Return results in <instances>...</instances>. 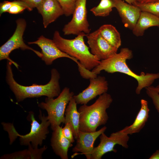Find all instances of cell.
<instances>
[{
  "instance_id": "6da1fadb",
  "label": "cell",
  "mask_w": 159,
  "mask_h": 159,
  "mask_svg": "<svg viewBox=\"0 0 159 159\" xmlns=\"http://www.w3.org/2000/svg\"><path fill=\"white\" fill-rule=\"evenodd\" d=\"M132 51L127 48H121L120 52L111 57L100 61V64L92 71L95 75L99 74L104 70L109 73L119 72L125 74L135 79L138 85L135 90L136 93L140 94L142 90L151 85L155 80L159 79V73H145L138 75L133 72L128 67L126 61L132 58Z\"/></svg>"
},
{
  "instance_id": "7a4b0ae2",
  "label": "cell",
  "mask_w": 159,
  "mask_h": 159,
  "mask_svg": "<svg viewBox=\"0 0 159 159\" xmlns=\"http://www.w3.org/2000/svg\"><path fill=\"white\" fill-rule=\"evenodd\" d=\"M12 64L11 62L7 60L6 80L17 102H21L28 98L42 96L54 98L58 96L61 93L59 82L60 74L55 68L51 70V79L47 84L44 85L33 84L31 86H25L18 84L14 80L11 67Z\"/></svg>"
},
{
  "instance_id": "3957f363",
  "label": "cell",
  "mask_w": 159,
  "mask_h": 159,
  "mask_svg": "<svg viewBox=\"0 0 159 159\" xmlns=\"http://www.w3.org/2000/svg\"><path fill=\"white\" fill-rule=\"evenodd\" d=\"M112 101L110 95L105 92L100 95L92 105L84 104L80 106L78 109L80 115L79 130L94 132L98 127L105 125L109 119L106 110Z\"/></svg>"
},
{
  "instance_id": "277c9868",
  "label": "cell",
  "mask_w": 159,
  "mask_h": 159,
  "mask_svg": "<svg viewBox=\"0 0 159 159\" xmlns=\"http://www.w3.org/2000/svg\"><path fill=\"white\" fill-rule=\"evenodd\" d=\"M86 34L82 33L72 39H67L60 35L56 31L53 40L62 52L79 61L81 65L90 71L97 66L100 61L92 54L85 44L84 37Z\"/></svg>"
},
{
  "instance_id": "5b68a950",
  "label": "cell",
  "mask_w": 159,
  "mask_h": 159,
  "mask_svg": "<svg viewBox=\"0 0 159 159\" xmlns=\"http://www.w3.org/2000/svg\"><path fill=\"white\" fill-rule=\"evenodd\" d=\"M41 121L39 123L35 120L34 113L31 112L28 118L31 122V128L30 132L25 135L19 134L16 130L13 124L4 123L3 125L4 129L9 133L10 144H11L17 137H19L20 144L27 145L31 143L34 148H38V145H41L43 141L45 140L47 135L49 132L48 127L50 123L47 116L42 115L40 112L39 115Z\"/></svg>"
},
{
  "instance_id": "8992f818",
  "label": "cell",
  "mask_w": 159,
  "mask_h": 159,
  "mask_svg": "<svg viewBox=\"0 0 159 159\" xmlns=\"http://www.w3.org/2000/svg\"><path fill=\"white\" fill-rule=\"evenodd\" d=\"M74 95V93L65 87L56 98L47 97L44 102L38 104L39 107L47 111V118L52 130L61 123H64L67 106Z\"/></svg>"
},
{
  "instance_id": "52a82bcc",
  "label": "cell",
  "mask_w": 159,
  "mask_h": 159,
  "mask_svg": "<svg viewBox=\"0 0 159 159\" xmlns=\"http://www.w3.org/2000/svg\"><path fill=\"white\" fill-rule=\"evenodd\" d=\"M16 22V26L13 34L0 47V60L7 59L18 68L19 65L9 57L10 54L13 50L17 49L31 50L40 58L42 55L41 52L29 47L24 42L23 35L26 26L25 19L19 18Z\"/></svg>"
},
{
  "instance_id": "ba28073f",
  "label": "cell",
  "mask_w": 159,
  "mask_h": 159,
  "mask_svg": "<svg viewBox=\"0 0 159 159\" xmlns=\"http://www.w3.org/2000/svg\"><path fill=\"white\" fill-rule=\"evenodd\" d=\"M28 43L29 44H37L40 48L42 55L41 58L47 65H51L57 59L66 57L72 60L77 64L80 73L84 72L86 69L76 58L61 51L57 46L53 39L41 35L37 40L29 42Z\"/></svg>"
},
{
  "instance_id": "9c48e42d",
  "label": "cell",
  "mask_w": 159,
  "mask_h": 159,
  "mask_svg": "<svg viewBox=\"0 0 159 159\" xmlns=\"http://www.w3.org/2000/svg\"><path fill=\"white\" fill-rule=\"evenodd\" d=\"M87 0H77L71 20L62 29L65 35H78L82 33H90V29L87 19Z\"/></svg>"
},
{
  "instance_id": "30bf717a",
  "label": "cell",
  "mask_w": 159,
  "mask_h": 159,
  "mask_svg": "<svg viewBox=\"0 0 159 159\" xmlns=\"http://www.w3.org/2000/svg\"><path fill=\"white\" fill-rule=\"evenodd\" d=\"M100 143L94 147L91 154V159H101L102 156L107 153L111 151L115 153L117 150L114 148L116 145L122 146L128 148V142L129 140L128 135L124 133L120 130L111 134L107 136L103 132L99 136Z\"/></svg>"
},
{
  "instance_id": "8fae6325",
  "label": "cell",
  "mask_w": 159,
  "mask_h": 159,
  "mask_svg": "<svg viewBox=\"0 0 159 159\" xmlns=\"http://www.w3.org/2000/svg\"><path fill=\"white\" fill-rule=\"evenodd\" d=\"M86 36L91 53L100 60L108 59L117 53V49L105 39L98 30Z\"/></svg>"
},
{
  "instance_id": "7c38bea8",
  "label": "cell",
  "mask_w": 159,
  "mask_h": 159,
  "mask_svg": "<svg viewBox=\"0 0 159 159\" xmlns=\"http://www.w3.org/2000/svg\"><path fill=\"white\" fill-rule=\"evenodd\" d=\"M88 87L82 92L73 96L77 104H87L89 101L107 92L108 84L105 77L100 76L90 79Z\"/></svg>"
},
{
  "instance_id": "4fadbf2b",
  "label": "cell",
  "mask_w": 159,
  "mask_h": 159,
  "mask_svg": "<svg viewBox=\"0 0 159 159\" xmlns=\"http://www.w3.org/2000/svg\"><path fill=\"white\" fill-rule=\"evenodd\" d=\"M107 129V127L105 126L94 132H85L79 130L76 145L73 148L72 151L81 153L82 154L85 155L87 159H91L94 142Z\"/></svg>"
},
{
  "instance_id": "5bb4252c",
  "label": "cell",
  "mask_w": 159,
  "mask_h": 159,
  "mask_svg": "<svg viewBox=\"0 0 159 159\" xmlns=\"http://www.w3.org/2000/svg\"><path fill=\"white\" fill-rule=\"evenodd\" d=\"M124 26L132 30L140 16L141 11L136 6L122 0H112Z\"/></svg>"
},
{
  "instance_id": "9a60e30c",
  "label": "cell",
  "mask_w": 159,
  "mask_h": 159,
  "mask_svg": "<svg viewBox=\"0 0 159 159\" xmlns=\"http://www.w3.org/2000/svg\"><path fill=\"white\" fill-rule=\"evenodd\" d=\"M36 8L42 16L44 28L64 14L62 8L57 0H43Z\"/></svg>"
},
{
  "instance_id": "2e32d148",
  "label": "cell",
  "mask_w": 159,
  "mask_h": 159,
  "mask_svg": "<svg viewBox=\"0 0 159 159\" xmlns=\"http://www.w3.org/2000/svg\"><path fill=\"white\" fill-rule=\"evenodd\" d=\"M62 129L59 125L53 130L51 145L55 153L61 159H68V149L73 146L72 143L64 136Z\"/></svg>"
},
{
  "instance_id": "e0dca14e",
  "label": "cell",
  "mask_w": 159,
  "mask_h": 159,
  "mask_svg": "<svg viewBox=\"0 0 159 159\" xmlns=\"http://www.w3.org/2000/svg\"><path fill=\"white\" fill-rule=\"evenodd\" d=\"M140 104V109L133 123L120 130L123 133L128 135L138 133L144 127L149 117L150 109L146 100L141 99Z\"/></svg>"
},
{
  "instance_id": "ac0fdd59",
  "label": "cell",
  "mask_w": 159,
  "mask_h": 159,
  "mask_svg": "<svg viewBox=\"0 0 159 159\" xmlns=\"http://www.w3.org/2000/svg\"><path fill=\"white\" fill-rule=\"evenodd\" d=\"M154 26L159 27V17L150 13L141 11L132 32L137 37L142 36L146 30Z\"/></svg>"
},
{
  "instance_id": "d6986e66",
  "label": "cell",
  "mask_w": 159,
  "mask_h": 159,
  "mask_svg": "<svg viewBox=\"0 0 159 159\" xmlns=\"http://www.w3.org/2000/svg\"><path fill=\"white\" fill-rule=\"evenodd\" d=\"M77 104L73 97L70 100L65 112L64 123H69L73 132L75 139L77 140L79 131L80 115L77 110Z\"/></svg>"
},
{
  "instance_id": "ffe728a7",
  "label": "cell",
  "mask_w": 159,
  "mask_h": 159,
  "mask_svg": "<svg viewBox=\"0 0 159 159\" xmlns=\"http://www.w3.org/2000/svg\"><path fill=\"white\" fill-rule=\"evenodd\" d=\"M97 30L105 39L118 49L121 45V41L120 34L115 27L111 24H104Z\"/></svg>"
},
{
  "instance_id": "44dd1931",
  "label": "cell",
  "mask_w": 159,
  "mask_h": 159,
  "mask_svg": "<svg viewBox=\"0 0 159 159\" xmlns=\"http://www.w3.org/2000/svg\"><path fill=\"white\" fill-rule=\"evenodd\" d=\"M114 7L112 0H101L99 4L93 7L90 11L96 16H108Z\"/></svg>"
},
{
  "instance_id": "7402d4cb",
  "label": "cell",
  "mask_w": 159,
  "mask_h": 159,
  "mask_svg": "<svg viewBox=\"0 0 159 159\" xmlns=\"http://www.w3.org/2000/svg\"><path fill=\"white\" fill-rule=\"evenodd\" d=\"M141 11L147 12L159 17V1L147 4H140L136 2L134 4Z\"/></svg>"
},
{
  "instance_id": "603a6c76",
  "label": "cell",
  "mask_w": 159,
  "mask_h": 159,
  "mask_svg": "<svg viewBox=\"0 0 159 159\" xmlns=\"http://www.w3.org/2000/svg\"><path fill=\"white\" fill-rule=\"evenodd\" d=\"M63 10L64 14L69 16L72 14L77 0H57Z\"/></svg>"
},
{
  "instance_id": "cb8c5ba5",
  "label": "cell",
  "mask_w": 159,
  "mask_h": 159,
  "mask_svg": "<svg viewBox=\"0 0 159 159\" xmlns=\"http://www.w3.org/2000/svg\"><path fill=\"white\" fill-rule=\"evenodd\" d=\"M145 88L146 94L152 100L155 108L159 113V93L154 86L151 85Z\"/></svg>"
},
{
  "instance_id": "d4e9b609",
  "label": "cell",
  "mask_w": 159,
  "mask_h": 159,
  "mask_svg": "<svg viewBox=\"0 0 159 159\" xmlns=\"http://www.w3.org/2000/svg\"><path fill=\"white\" fill-rule=\"evenodd\" d=\"M29 154L28 149L16 151L6 154L2 156L0 159H29Z\"/></svg>"
},
{
  "instance_id": "484cf974",
  "label": "cell",
  "mask_w": 159,
  "mask_h": 159,
  "mask_svg": "<svg viewBox=\"0 0 159 159\" xmlns=\"http://www.w3.org/2000/svg\"><path fill=\"white\" fill-rule=\"evenodd\" d=\"M28 146V150L29 154V159H42V154L47 149V147L45 146L40 149L38 148H34L31 143L29 144Z\"/></svg>"
},
{
  "instance_id": "4316f807",
  "label": "cell",
  "mask_w": 159,
  "mask_h": 159,
  "mask_svg": "<svg viewBox=\"0 0 159 159\" xmlns=\"http://www.w3.org/2000/svg\"><path fill=\"white\" fill-rule=\"evenodd\" d=\"M65 124L64 127L62 128V133L65 137L73 143L74 141V138L71 127L69 123Z\"/></svg>"
},
{
  "instance_id": "83f0119b",
  "label": "cell",
  "mask_w": 159,
  "mask_h": 159,
  "mask_svg": "<svg viewBox=\"0 0 159 159\" xmlns=\"http://www.w3.org/2000/svg\"><path fill=\"white\" fill-rule=\"evenodd\" d=\"M12 1H5L0 4V15L4 13L7 12L12 6Z\"/></svg>"
},
{
  "instance_id": "f1b7e54d",
  "label": "cell",
  "mask_w": 159,
  "mask_h": 159,
  "mask_svg": "<svg viewBox=\"0 0 159 159\" xmlns=\"http://www.w3.org/2000/svg\"><path fill=\"white\" fill-rule=\"evenodd\" d=\"M23 1L28 4L31 8H36L43 0H16Z\"/></svg>"
},
{
  "instance_id": "f546056e",
  "label": "cell",
  "mask_w": 159,
  "mask_h": 159,
  "mask_svg": "<svg viewBox=\"0 0 159 159\" xmlns=\"http://www.w3.org/2000/svg\"><path fill=\"white\" fill-rule=\"evenodd\" d=\"M136 2L140 4H147L154 2L159 1V0H135Z\"/></svg>"
},
{
  "instance_id": "4dcf8cb0",
  "label": "cell",
  "mask_w": 159,
  "mask_h": 159,
  "mask_svg": "<svg viewBox=\"0 0 159 159\" xmlns=\"http://www.w3.org/2000/svg\"><path fill=\"white\" fill-rule=\"evenodd\" d=\"M149 159H159V149L152 154L149 158Z\"/></svg>"
},
{
  "instance_id": "1f68e13d",
  "label": "cell",
  "mask_w": 159,
  "mask_h": 159,
  "mask_svg": "<svg viewBox=\"0 0 159 159\" xmlns=\"http://www.w3.org/2000/svg\"><path fill=\"white\" fill-rule=\"evenodd\" d=\"M127 3L133 5L136 2L135 0H124Z\"/></svg>"
},
{
  "instance_id": "d6a6232c",
  "label": "cell",
  "mask_w": 159,
  "mask_h": 159,
  "mask_svg": "<svg viewBox=\"0 0 159 159\" xmlns=\"http://www.w3.org/2000/svg\"><path fill=\"white\" fill-rule=\"evenodd\" d=\"M155 88L157 91L159 93V85L155 87Z\"/></svg>"
}]
</instances>
